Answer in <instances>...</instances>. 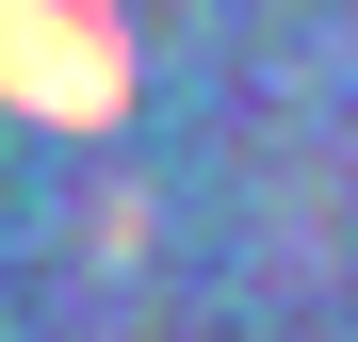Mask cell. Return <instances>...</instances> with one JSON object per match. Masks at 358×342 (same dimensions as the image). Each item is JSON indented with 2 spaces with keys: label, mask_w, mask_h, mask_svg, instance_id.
<instances>
[{
  "label": "cell",
  "mask_w": 358,
  "mask_h": 342,
  "mask_svg": "<svg viewBox=\"0 0 358 342\" xmlns=\"http://www.w3.org/2000/svg\"><path fill=\"white\" fill-rule=\"evenodd\" d=\"M0 114H33V131H114V114H131V17H114V0H0Z\"/></svg>",
  "instance_id": "obj_1"
}]
</instances>
